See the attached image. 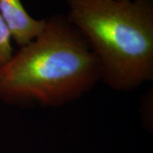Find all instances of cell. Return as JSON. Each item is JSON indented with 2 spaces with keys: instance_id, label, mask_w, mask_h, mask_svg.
<instances>
[{
  "instance_id": "1",
  "label": "cell",
  "mask_w": 153,
  "mask_h": 153,
  "mask_svg": "<svg viewBox=\"0 0 153 153\" xmlns=\"http://www.w3.org/2000/svg\"><path fill=\"white\" fill-rule=\"evenodd\" d=\"M100 82L98 60L85 38L65 16L57 15L0 68V100L18 106L60 107Z\"/></svg>"
},
{
  "instance_id": "2",
  "label": "cell",
  "mask_w": 153,
  "mask_h": 153,
  "mask_svg": "<svg viewBox=\"0 0 153 153\" xmlns=\"http://www.w3.org/2000/svg\"><path fill=\"white\" fill-rule=\"evenodd\" d=\"M67 20L97 59L101 82L129 92L153 80L152 0H66Z\"/></svg>"
},
{
  "instance_id": "3",
  "label": "cell",
  "mask_w": 153,
  "mask_h": 153,
  "mask_svg": "<svg viewBox=\"0 0 153 153\" xmlns=\"http://www.w3.org/2000/svg\"><path fill=\"white\" fill-rule=\"evenodd\" d=\"M0 14L10 30L12 40L24 47L44 31L46 20L34 19L25 10L21 0H0Z\"/></svg>"
},
{
  "instance_id": "4",
  "label": "cell",
  "mask_w": 153,
  "mask_h": 153,
  "mask_svg": "<svg viewBox=\"0 0 153 153\" xmlns=\"http://www.w3.org/2000/svg\"><path fill=\"white\" fill-rule=\"evenodd\" d=\"M14 53L11 34L0 14V68L10 60Z\"/></svg>"
},
{
  "instance_id": "5",
  "label": "cell",
  "mask_w": 153,
  "mask_h": 153,
  "mask_svg": "<svg viewBox=\"0 0 153 153\" xmlns=\"http://www.w3.org/2000/svg\"><path fill=\"white\" fill-rule=\"evenodd\" d=\"M152 90L148 91L142 97L141 106H140V112L141 117L144 125L147 128H150V123L152 125V122L150 120V110L152 111V108L150 109V107H152Z\"/></svg>"
},
{
  "instance_id": "6",
  "label": "cell",
  "mask_w": 153,
  "mask_h": 153,
  "mask_svg": "<svg viewBox=\"0 0 153 153\" xmlns=\"http://www.w3.org/2000/svg\"><path fill=\"white\" fill-rule=\"evenodd\" d=\"M123 1H125V0H123Z\"/></svg>"
}]
</instances>
